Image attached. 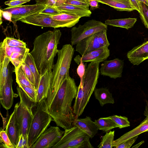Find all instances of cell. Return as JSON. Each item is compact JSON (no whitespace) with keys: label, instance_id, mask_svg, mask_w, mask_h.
Instances as JSON below:
<instances>
[{"label":"cell","instance_id":"6da1fadb","mask_svg":"<svg viewBox=\"0 0 148 148\" xmlns=\"http://www.w3.org/2000/svg\"><path fill=\"white\" fill-rule=\"evenodd\" d=\"M78 89L74 79L68 74L47 109L57 126L64 130L73 126L75 118L72 103L76 97Z\"/></svg>","mask_w":148,"mask_h":148},{"label":"cell","instance_id":"7a4b0ae2","mask_svg":"<svg viewBox=\"0 0 148 148\" xmlns=\"http://www.w3.org/2000/svg\"><path fill=\"white\" fill-rule=\"evenodd\" d=\"M61 35L60 30L55 29L42 34L34 40L33 48L30 53L41 76L47 71L52 72Z\"/></svg>","mask_w":148,"mask_h":148},{"label":"cell","instance_id":"3957f363","mask_svg":"<svg viewBox=\"0 0 148 148\" xmlns=\"http://www.w3.org/2000/svg\"><path fill=\"white\" fill-rule=\"evenodd\" d=\"M74 51L73 46L70 44L64 45L61 49L58 50L57 60L52 68L51 84L46 98L47 109L51 104L65 78L69 74Z\"/></svg>","mask_w":148,"mask_h":148},{"label":"cell","instance_id":"277c9868","mask_svg":"<svg viewBox=\"0 0 148 148\" xmlns=\"http://www.w3.org/2000/svg\"><path fill=\"white\" fill-rule=\"evenodd\" d=\"M99 63L94 62L89 63L86 67L84 76L80 79L73 107L75 119L82 114L96 88L100 73Z\"/></svg>","mask_w":148,"mask_h":148},{"label":"cell","instance_id":"5b68a950","mask_svg":"<svg viewBox=\"0 0 148 148\" xmlns=\"http://www.w3.org/2000/svg\"><path fill=\"white\" fill-rule=\"evenodd\" d=\"M33 115L28 134V145L30 148L49 126L52 118L48 113L46 98L37 103L32 109Z\"/></svg>","mask_w":148,"mask_h":148},{"label":"cell","instance_id":"8992f818","mask_svg":"<svg viewBox=\"0 0 148 148\" xmlns=\"http://www.w3.org/2000/svg\"><path fill=\"white\" fill-rule=\"evenodd\" d=\"M60 140L52 148H93L90 137L77 127L73 125L65 130Z\"/></svg>","mask_w":148,"mask_h":148},{"label":"cell","instance_id":"52a82bcc","mask_svg":"<svg viewBox=\"0 0 148 148\" xmlns=\"http://www.w3.org/2000/svg\"><path fill=\"white\" fill-rule=\"evenodd\" d=\"M108 26L101 22L92 19L88 20L83 25L78 27H73L71 30V45H76L83 39L96 33L104 30H107Z\"/></svg>","mask_w":148,"mask_h":148},{"label":"cell","instance_id":"ba28073f","mask_svg":"<svg viewBox=\"0 0 148 148\" xmlns=\"http://www.w3.org/2000/svg\"><path fill=\"white\" fill-rule=\"evenodd\" d=\"M107 31L105 30L100 31L83 39L76 45L75 51L83 56L100 48L108 47L110 44Z\"/></svg>","mask_w":148,"mask_h":148},{"label":"cell","instance_id":"9c48e42d","mask_svg":"<svg viewBox=\"0 0 148 148\" xmlns=\"http://www.w3.org/2000/svg\"><path fill=\"white\" fill-rule=\"evenodd\" d=\"M64 132L58 126H51L44 132L30 148H52L60 140Z\"/></svg>","mask_w":148,"mask_h":148},{"label":"cell","instance_id":"30bf717a","mask_svg":"<svg viewBox=\"0 0 148 148\" xmlns=\"http://www.w3.org/2000/svg\"><path fill=\"white\" fill-rule=\"evenodd\" d=\"M15 106L16 107V118L20 127V136L21 134L24 136H28L33 118L32 111L21 99L19 103H16Z\"/></svg>","mask_w":148,"mask_h":148},{"label":"cell","instance_id":"8fae6325","mask_svg":"<svg viewBox=\"0 0 148 148\" xmlns=\"http://www.w3.org/2000/svg\"><path fill=\"white\" fill-rule=\"evenodd\" d=\"M51 16L38 13L22 18L20 21L27 24L39 26L54 28L62 27L59 22L53 19Z\"/></svg>","mask_w":148,"mask_h":148},{"label":"cell","instance_id":"7c38bea8","mask_svg":"<svg viewBox=\"0 0 148 148\" xmlns=\"http://www.w3.org/2000/svg\"><path fill=\"white\" fill-rule=\"evenodd\" d=\"M124 61L118 58L106 60L101 65L99 73L101 75L116 79L122 77Z\"/></svg>","mask_w":148,"mask_h":148},{"label":"cell","instance_id":"4fadbf2b","mask_svg":"<svg viewBox=\"0 0 148 148\" xmlns=\"http://www.w3.org/2000/svg\"><path fill=\"white\" fill-rule=\"evenodd\" d=\"M110 55V50L108 47H103L92 51L82 56L77 55L74 58V60L78 65L81 62L100 63L106 60Z\"/></svg>","mask_w":148,"mask_h":148},{"label":"cell","instance_id":"5bb4252c","mask_svg":"<svg viewBox=\"0 0 148 148\" xmlns=\"http://www.w3.org/2000/svg\"><path fill=\"white\" fill-rule=\"evenodd\" d=\"M12 70L9 69L8 76L2 90L0 91V103L3 108L8 110L12 106L14 94L12 88Z\"/></svg>","mask_w":148,"mask_h":148},{"label":"cell","instance_id":"9a60e30c","mask_svg":"<svg viewBox=\"0 0 148 148\" xmlns=\"http://www.w3.org/2000/svg\"><path fill=\"white\" fill-rule=\"evenodd\" d=\"M128 60L134 65H138L148 59V41L133 48L127 53Z\"/></svg>","mask_w":148,"mask_h":148},{"label":"cell","instance_id":"2e32d148","mask_svg":"<svg viewBox=\"0 0 148 148\" xmlns=\"http://www.w3.org/2000/svg\"><path fill=\"white\" fill-rule=\"evenodd\" d=\"M16 107L10 116L5 131L11 142L15 147L18 145L20 136V127L16 118Z\"/></svg>","mask_w":148,"mask_h":148},{"label":"cell","instance_id":"e0dca14e","mask_svg":"<svg viewBox=\"0 0 148 148\" xmlns=\"http://www.w3.org/2000/svg\"><path fill=\"white\" fill-rule=\"evenodd\" d=\"M73 125L77 127L90 138H93L98 133L99 130L91 117L86 116L84 118H76Z\"/></svg>","mask_w":148,"mask_h":148},{"label":"cell","instance_id":"ac0fdd59","mask_svg":"<svg viewBox=\"0 0 148 148\" xmlns=\"http://www.w3.org/2000/svg\"><path fill=\"white\" fill-rule=\"evenodd\" d=\"M148 132V116L141 122L137 127L132 130L126 133L117 139L114 140L113 147H114L119 144L132 137Z\"/></svg>","mask_w":148,"mask_h":148},{"label":"cell","instance_id":"d6986e66","mask_svg":"<svg viewBox=\"0 0 148 148\" xmlns=\"http://www.w3.org/2000/svg\"><path fill=\"white\" fill-rule=\"evenodd\" d=\"M60 13H65L80 17H90L92 14L89 10L84 7L64 4L56 7Z\"/></svg>","mask_w":148,"mask_h":148},{"label":"cell","instance_id":"ffe728a7","mask_svg":"<svg viewBox=\"0 0 148 148\" xmlns=\"http://www.w3.org/2000/svg\"><path fill=\"white\" fill-rule=\"evenodd\" d=\"M52 72L47 71L41 76L38 88L36 91V101L38 103L44 98H46L50 87Z\"/></svg>","mask_w":148,"mask_h":148},{"label":"cell","instance_id":"44dd1931","mask_svg":"<svg viewBox=\"0 0 148 148\" xmlns=\"http://www.w3.org/2000/svg\"><path fill=\"white\" fill-rule=\"evenodd\" d=\"M99 2L109 5L119 11L130 12L136 10L130 0H97Z\"/></svg>","mask_w":148,"mask_h":148},{"label":"cell","instance_id":"7402d4cb","mask_svg":"<svg viewBox=\"0 0 148 148\" xmlns=\"http://www.w3.org/2000/svg\"><path fill=\"white\" fill-rule=\"evenodd\" d=\"M94 92L95 98L101 106L107 104H113L114 103L112 94L108 88L103 87L95 88Z\"/></svg>","mask_w":148,"mask_h":148},{"label":"cell","instance_id":"603a6c76","mask_svg":"<svg viewBox=\"0 0 148 148\" xmlns=\"http://www.w3.org/2000/svg\"><path fill=\"white\" fill-rule=\"evenodd\" d=\"M53 19L59 21L62 27L71 28L75 25L79 21L80 17L65 13L52 16Z\"/></svg>","mask_w":148,"mask_h":148},{"label":"cell","instance_id":"cb8c5ba5","mask_svg":"<svg viewBox=\"0 0 148 148\" xmlns=\"http://www.w3.org/2000/svg\"><path fill=\"white\" fill-rule=\"evenodd\" d=\"M46 4L36 3L34 5L18 6L21 19L31 15L40 13L45 7Z\"/></svg>","mask_w":148,"mask_h":148},{"label":"cell","instance_id":"d4e9b609","mask_svg":"<svg viewBox=\"0 0 148 148\" xmlns=\"http://www.w3.org/2000/svg\"><path fill=\"white\" fill-rule=\"evenodd\" d=\"M137 21V18H128L112 20H107L105 23L107 25L119 27L128 29L134 26Z\"/></svg>","mask_w":148,"mask_h":148},{"label":"cell","instance_id":"484cf974","mask_svg":"<svg viewBox=\"0 0 148 148\" xmlns=\"http://www.w3.org/2000/svg\"><path fill=\"white\" fill-rule=\"evenodd\" d=\"M94 122L99 130L106 132H108L114 128L118 127V126L110 116L100 118L95 120Z\"/></svg>","mask_w":148,"mask_h":148},{"label":"cell","instance_id":"4316f807","mask_svg":"<svg viewBox=\"0 0 148 148\" xmlns=\"http://www.w3.org/2000/svg\"><path fill=\"white\" fill-rule=\"evenodd\" d=\"M29 52L27 53L24 62L28 65L34 75L35 79V86L36 92L41 75L38 71L33 57Z\"/></svg>","mask_w":148,"mask_h":148},{"label":"cell","instance_id":"83f0119b","mask_svg":"<svg viewBox=\"0 0 148 148\" xmlns=\"http://www.w3.org/2000/svg\"><path fill=\"white\" fill-rule=\"evenodd\" d=\"M10 62L9 58L5 56L3 61L0 62V91L2 90L7 79Z\"/></svg>","mask_w":148,"mask_h":148},{"label":"cell","instance_id":"f1b7e54d","mask_svg":"<svg viewBox=\"0 0 148 148\" xmlns=\"http://www.w3.org/2000/svg\"><path fill=\"white\" fill-rule=\"evenodd\" d=\"M16 82L18 84H22L28 87L36 92L35 86L26 77L24 72L19 66L15 69Z\"/></svg>","mask_w":148,"mask_h":148},{"label":"cell","instance_id":"f546056e","mask_svg":"<svg viewBox=\"0 0 148 148\" xmlns=\"http://www.w3.org/2000/svg\"><path fill=\"white\" fill-rule=\"evenodd\" d=\"M114 131L106 132L102 137L101 140L97 147L99 148H112L114 141Z\"/></svg>","mask_w":148,"mask_h":148},{"label":"cell","instance_id":"4dcf8cb0","mask_svg":"<svg viewBox=\"0 0 148 148\" xmlns=\"http://www.w3.org/2000/svg\"><path fill=\"white\" fill-rule=\"evenodd\" d=\"M0 132V147L5 148H15L11 142L6 131L1 128Z\"/></svg>","mask_w":148,"mask_h":148},{"label":"cell","instance_id":"1f68e13d","mask_svg":"<svg viewBox=\"0 0 148 148\" xmlns=\"http://www.w3.org/2000/svg\"><path fill=\"white\" fill-rule=\"evenodd\" d=\"M112 120L118 126L119 128H122L130 126V123L127 117L117 115L110 116Z\"/></svg>","mask_w":148,"mask_h":148},{"label":"cell","instance_id":"d6a6232c","mask_svg":"<svg viewBox=\"0 0 148 148\" xmlns=\"http://www.w3.org/2000/svg\"><path fill=\"white\" fill-rule=\"evenodd\" d=\"M8 46L13 47H26L25 42L19 39L14 38L7 37L3 40Z\"/></svg>","mask_w":148,"mask_h":148},{"label":"cell","instance_id":"836d02e7","mask_svg":"<svg viewBox=\"0 0 148 148\" xmlns=\"http://www.w3.org/2000/svg\"><path fill=\"white\" fill-rule=\"evenodd\" d=\"M140 7L139 13L141 19L145 27L148 29V8L146 5L141 2H139Z\"/></svg>","mask_w":148,"mask_h":148},{"label":"cell","instance_id":"e575fe53","mask_svg":"<svg viewBox=\"0 0 148 148\" xmlns=\"http://www.w3.org/2000/svg\"><path fill=\"white\" fill-rule=\"evenodd\" d=\"M2 10L10 12L12 14V22H16L21 19L20 12L17 6H8L7 8L1 9Z\"/></svg>","mask_w":148,"mask_h":148},{"label":"cell","instance_id":"d590c367","mask_svg":"<svg viewBox=\"0 0 148 148\" xmlns=\"http://www.w3.org/2000/svg\"><path fill=\"white\" fill-rule=\"evenodd\" d=\"M20 67L27 78L32 84L35 86V79L34 76L28 65L23 62Z\"/></svg>","mask_w":148,"mask_h":148},{"label":"cell","instance_id":"8d00e7d4","mask_svg":"<svg viewBox=\"0 0 148 148\" xmlns=\"http://www.w3.org/2000/svg\"><path fill=\"white\" fill-rule=\"evenodd\" d=\"M65 4L80 6L89 9L88 0H65Z\"/></svg>","mask_w":148,"mask_h":148},{"label":"cell","instance_id":"74e56055","mask_svg":"<svg viewBox=\"0 0 148 148\" xmlns=\"http://www.w3.org/2000/svg\"><path fill=\"white\" fill-rule=\"evenodd\" d=\"M18 85L33 101L36 102V91L22 84H20Z\"/></svg>","mask_w":148,"mask_h":148},{"label":"cell","instance_id":"f35d334b","mask_svg":"<svg viewBox=\"0 0 148 148\" xmlns=\"http://www.w3.org/2000/svg\"><path fill=\"white\" fill-rule=\"evenodd\" d=\"M138 135L132 137L119 144L115 148H130L137 140Z\"/></svg>","mask_w":148,"mask_h":148},{"label":"cell","instance_id":"ab89813d","mask_svg":"<svg viewBox=\"0 0 148 148\" xmlns=\"http://www.w3.org/2000/svg\"><path fill=\"white\" fill-rule=\"evenodd\" d=\"M40 13L51 16H53L61 14L56 7L46 5L45 8Z\"/></svg>","mask_w":148,"mask_h":148},{"label":"cell","instance_id":"60d3db41","mask_svg":"<svg viewBox=\"0 0 148 148\" xmlns=\"http://www.w3.org/2000/svg\"><path fill=\"white\" fill-rule=\"evenodd\" d=\"M16 148H29L28 135L24 136L21 134Z\"/></svg>","mask_w":148,"mask_h":148},{"label":"cell","instance_id":"b9f144b4","mask_svg":"<svg viewBox=\"0 0 148 148\" xmlns=\"http://www.w3.org/2000/svg\"><path fill=\"white\" fill-rule=\"evenodd\" d=\"M31 0H10L4 2V4L10 7L18 6L27 3Z\"/></svg>","mask_w":148,"mask_h":148},{"label":"cell","instance_id":"7bdbcfd3","mask_svg":"<svg viewBox=\"0 0 148 148\" xmlns=\"http://www.w3.org/2000/svg\"><path fill=\"white\" fill-rule=\"evenodd\" d=\"M84 62H81L77 69V73L80 79H81L84 76L86 71V63L84 64Z\"/></svg>","mask_w":148,"mask_h":148},{"label":"cell","instance_id":"ee69618b","mask_svg":"<svg viewBox=\"0 0 148 148\" xmlns=\"http://www.w3.org/2000/svg\"><path fill=\"white\" fill-rule=\"evenodd\" d=\"M0 14L7 20L12 22V15L10 12L7 11H3L0 9Z\"/></svg>","mask_w":148,"mask_h":148},{"label":"cell","instance_id":"f6af8a7d","mask_svg":"<svg viewBox=\"0 0 148 148\" xmlns=\"http://www.w3.org/2000/svg\"><path fill=\"white\" fill-rule=\"evenodd\" d=\"M0 114L2 117L3 122V126L2 129L3 130H4L6 128L8 123L10 119V116H9V115L8 111H7V116L6 118H5L3 116L1 112H0Z\"/></svg>","mask_w":148,"mask_h":148},{"label":"cell","instance_id":"bcb514c9","mask_svg":"<svg viewBox=\"0 0 148 148\" xmlns=\"http://www.w3.org/2000/svg\"><path fill=\"white\" fill-rule=\"evenodd\" d=\"M132 4L139 13L140 12V7L139 2L137 0H130Z\"/></svg>","mask_w":148,"mask_h":148},{"label":"cell","instance_id":"7dc6e473","mask_svg":"<svg viewBox=\"0 0 148 148\" xmlns=\"http://www.w3.org/2000/svg\"><path fill=\"white\" fill-rule=\"evenodd\" d=\"M89 4L91 7L97 8L98 6V2L97 0H88Z\"/></svg>","mask_w":148,"mask_h":148},{"label":"cell","instance_id":"c3c4849f","mask_svg":"<svg viewBox=\"0 0 148 148\" xmlns=\"http://www.w3.org/2000/svg\"><path fill=\"white\" fill-rule=\"evenodd\" d=\"M56 0H47L46 5L47 6L55 7Z\"/></svg>","mask_w":148,"mask_h":148},{"label":"cell","instance_id":"681fc988","mask_svg":"<svg viewBox=\"0 0 148 148\" xmlns=\"http://www.w3.org/2000/svg\"><path fill=\"white\" fill-rule=\"evenodd\" d=\"M65 0H56L55 7L61 6L65 4Z\"/></svg>","mask_w":148,"mask_h":148},{"label":"cell","instance_id":"f907efd6","mask_svg":"<svg viewBox=\"0 0 148 148\" xmlns=\"http://www.w3.org/2000/svg\"><path fill=\"white\" fill-rule=\"evenodd\" d=\"M145 109L144 112V115L146 117L148 116V101L146 100Z\"/></svg>","mask_w":148,"mask_h":148},{"label":"cell","instance_id":"816d5d0a","mask_svg":"<svg viewBox=\"0 0 148 148\" xmlns=\"http://www.w3.org/2000/svg\"><path fill=\"white\" fill-rule=\"evenodd\" d=\"M36 3H43L46 4L47 0H35Z\"/></svg>","mask_w":148,"mask_h":148},{"label":"cell","instance_id":"f5cc1de1","mask_svg":"<svg viewBox=\"0 0 148 148\" xmlns=\"http://www.w3.org/2000/svg\"><path fill=\"white\" fill-rule=\"evenodd\" d=\"M144 142V141H142L141 142H140L139 143L136 144L134 146H133L132 147V148H138L140 145H141Z\"/></svg>","mask_w":148,"mask_h":148},{"label":"cell","instance_id":"db71d44e","mask_svg":"<svg viewBox=\"0 0 148 148\" xmlns=\"http://www.w3.org/2000/svg\"><path fill=\"white\" fill-rule=\"evenodd\" d=\"M138 2H141L145 4L148 6V1L147 0H137Z\"/></svg>","mask_w":148,"mask_h":148},{"label":"cell","instance_id":"11a10c76","mask_svg":"<svg viewBox=\"0 0 148 148\" xmlns=\"http://www.w3.org/2000/svg\"><path fill=\"white\" fill-rule=\"evenodd\" d=\"M148 1V0H147Z\"/></svg>","mask_w":148,"mask_h":148}]
</instances>
